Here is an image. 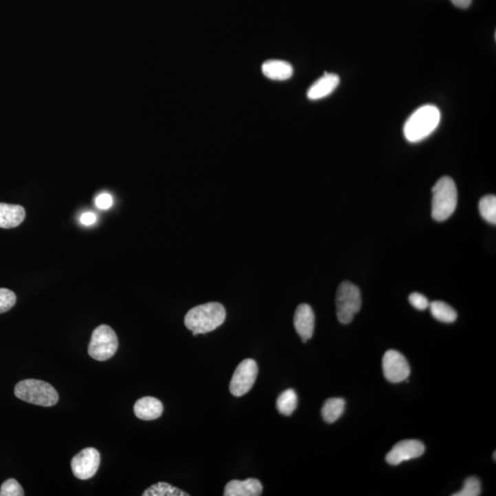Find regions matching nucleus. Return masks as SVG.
<instances>
[{
  "mask_svg": "<svg viewBox=\"0 0 496 496\" xmlns=\"http://www.w3.org/2000/svg\"><path fill=\"white\" fill-rule=\"evenodd\" d=\"M226 318V311L223 304L208 303L191 309L186 314L184 323L193 336H198L215 330L223 325Z\"/></svg>",
  "mask_w": 496,
  "mask_h": 496,
  "instance_id": "nucleus-1",
  "label": "nucleus"
},
{
  "mask_svg": "<svg viewBox=\"0 0 496 496\" xmlns=\"http://www.w3.org/2000/svg\"><path fill=\"white\" fill-rule=\"evenodd\" d=\"M14 393L19 399L39 407H54L59 400L56 389L50 383L40 380H21L15 386Z\"/></svg>",
  "mask_w": 496,
  "mask_h": 496,
  "instance_id": "nucleus-4",
  "label": "nucleus"
},
{
  "mask_svg": "<svg viewBox=\"0 0 496 496\" xmlns=\"http://www.w3.org/2000/svg\"><path fill=\"white\" fill-rule=\"evenodd\" d=\"M163 405L155 397H142L134 405L133 411L136 418L141 420H155L163 413Z\"/></svg>",
  "mask_w": 496,
  "mask_h": 496,
  "instance_id": "nucleus-13",
  "label": "nucleus"
},
{
  "mask_svg": "<svg viewBox=\"0 0 496 496\" xmlns=\"http://www.w3.org/2000/svg\"><path fill=\"white\" fill-rule=\"evenodd\" d=\"M24 490L15 479L5 481L0 488V496H23Z\"/></svg>",
  "mask_w": 496,
  "mask_h": 496,
  "instance_id": "nucleus-24",
  "label": "nucleus"
},
{
  "mask_svg": "<svg viewBox=\"0 0 496 496\" xmlns=\"http://www.w3.org/2000/svg\"><path fill=\"white\" fill-rule=\"evenodd\" d=\"M119 346L116 334L111 326L101 325L93 331L90 339L89 355L98 361H105L114 357Z\"/></svg>",
  "mask_w": 496,
  "mask_h": 496,
  "instance_id": "nucleus-6",
  "label": "nucleus"
},
{
  "mask_svg": "<svg viewBox=\"0 0 496 496\" xmlns=\"http://www.w3.org/2000/svg\"><path fill=\"white\" fill-rule=\"evenodd\" d=\"M96 215L91 212H87L82 215L80 221L84 226H92L96 222Z\"/></svg>",
  "mask_w": 496,
  "mask_h": 496,
  "instance_id": "nucleus-27",
  "label": "nucleus"
},
{
  "mask_svg": "<svg viewBox=\"0 0 496 496\" xmlns=\"http://www.w3.org/2000/svg\"><path fill=\"white\" fill-rule=\"evenodd\" d=\"M25 216V209L21 205L0 204V228H15L23 223Z\"/></svg>",
  "mask_w": 496,
  "mask_h": 496,
  "instance_id": "nucleus-15",
  "label": "nucleus"
},
{
  "mask_svg": "<svg viewBox=\"0 0 496 496\" xmlns=\"http://www.w3.org/2000/svg\"><path fill=\"white\" fill-rule=\"evenodd\" d=\"M346 402L343 398L326 400L322 408V416L326 423L332 424L343 415Z\"/></svg>",
  "mask_w": 496,
  "mask_h": 496,
  "instance_id": "nucleus-17",
  "label": "nucleus"
},
{
  "mask_svg": "<svg viewBox=\"0 0 496 496\" xmlns=\"http://www.w3.org/2000/svg\"><path fill=\"white\" fill-rule=\"evenodd\" d=\"M471 1H473V0H451L454 6L463 10L468 9L471 5Z\"/></svg>",
  "mask_w": 496,
  "mask_h": 496,
  "instance_id": "nucleus-28",
  "label": "nucleus"
},
{
  "mask_svg": "<svg viewBox=\"0 0 496 496\" xmlns=\"http://www.w3.org/2000/svg\"><path fill=\"white\" fill-rule=\"evenodd\" d=\"M430 312L435 319L440 322L451 323L457 320V312L451 305L444 301H435L429 303Z\"/></svg>",
  "mask_w": 496,
  "mask_h": 496,
  "instance_id": "nucleus-18",
  "label": "nucleus"
},
{
  "mask_svg": "<svg viewBox=\"0 0 496 496\" xmlns=\"http://www.w3.org/2000/svg\"><path fill=\"white\" fill-rule=\"evenodd\" d=\"M336 315L343 325L352 323L361 308L360 290L349 281L339 285L336 297Z\"/></svg>",
  "mask_w": 496,
  "mask_h": 496,
  "instance_id": "nucleus-5",
  "label": "nucleus"
},
{
  "mask_svg": "<svg viewBox=\"0 0 496 496\" xmlns=\"http://www.w3.org/2000/svg\"><path fill=\"white\" fill-rule=\"evenodd\" d=\"M298 405L297 393L292 389L284 391L277 399V409L281 415L289 416L294 412Z\"/></svg>",
  "mask_w": 496,
  "mask_h": 496,
  "instance_id": "nucleus-19",
  "label": "nucleus"
},
{
  "mask_svg": "<svg viewBox=\"0 0 496 496\" xmlns=\"http://www.w3.org/2000/svg\"><path fill=\"white\" fill-rule=\"evenodd\" d=\"M188 493L177 489L166 482H158L142 493V496H188Z\"/></svg>",
  "mask_w": 496,
  "mask_h": 496,
  "instance_id": "nucleus-20",
  "label": "nucleus"
},
{
  "mask_svg": "<svg viewBox=\"0 0 496 496\" xmlns=\"http://www.w3.org/2000/svg\"><path fill=\"white\" fill-rule=\"evenodd\" d=\"M294 327L303 343L312 338L314 335L315 317L314 311L309 304H300L294 314Z\"/></svg>",
  "mask_w": 496,
  "mask_h": 496,
  "instance_id": "nucleus-11",
  "label": "nucleus"
},
{
  "mask_svg": "<svg viewBox=\"0 0 496 496\" xmlns=\"http://www.w3.org/2000/svg\"><path fill=\"white\" fill-rule=\"evenodd\" d=\"M409 301L416 309L420 310V311H424V310L429 308L430 303L429 299L419 292L411 293Z\"/></svg>",
  "mask_w": 496,
  "mask_h": 496,
  "instance_id": "nucleus-25",
  "label": "nucleus"
},
{
  "mask_svg": "<svg viewBox=\"0 0 496 496\" xmlns=\"http://www.w3.org/2000/svg\"><path fill=\"white\" fill-rule=\"evenodd\" d=\"M495 455H496V453H495V452H493V460H496Z\"/></svg>",
  "mask_w": 496,
  "mask_h": 496,
  "instance_id": "nucleus-29",
  "label": "nucleus"
},
{
  "mask_svg": "<svg viewBox=\"0 0 496 496\" xmlns=\"http://www.w3.org/2000/svg\"><path fill=\"white\" fill-rule=\"evenodd\" d=\"M432 217L438 222L448 220L456 210L457 193L454 180L441 177L432 190Z\"/></svg>",
  "mask_w": 496,
  "mask_h": 496,
  "instance_id": "nucleus-3",
  "label": "nucleus"
},
{
  "mask_svg": "<svg viewBox=\"0 0 496 496\" xmlns=\"http://www.w3.org/2000/svg\"><path fill=\"white\" fill-rule=\"evenodd\" d=\"M263 493V485L259 479L250 478L246 481L234 479L224 488V496H259Z\"/></svg>",
  "mask_w": 496,
  "mask_h": 496,
  "instance_id": "nucleus-12",
  "label": "nucleus"
},
{
  "mask_svg": "<svg viewBox=\"0 0 496 496\" xmlns=\"http://www.w3.org/2000/svg\"><path fill=\"white\" fill-rule=\"evenodd\" d=\"M112 204H114V201H112L111 196L109 194H100L96 199V205L101 210H108L109 208L111 207Z\"/></svg>",
  "mask_w": 496,
  "mask_h": 496,
  "instance_id": "nucleus-26",
  "label": "nucleus"
},
{
  "mask_svg": "<svg viewBox=\"0 0 496 496\" xmlns=\"http://www.w3.org/2000/svg\"><path fill=\"white\" fill-rule=\"evenodd\" d=\"M341 78L336 74L325 73L312 85L307 92V97L311 100H321L327 97L338 87Z\"/></svg>",
  "mask_w": 496,
  "mask_h": 496,
  "instance_id": "nucleus-14",
  "label": "nucleus"
},
{
  "mask_svg": "<svg viewBox=\"0 0 496 496\" xmlns=\"http://www.w3.org/2000/svg\"><path fill=\"white\" fill-rule=\"evenodd\" d=\"M100 465V454L94 448L84 449L71 460L74 475L79 479H89L97 473Z\"/></svg>",
  "mask_w": 496,
  "mask_h": 496,
  "instance_id": "nucleus-9",
  "label": "nucleus"
},
{
  "mask_svg": "<svg viewBox=\"0 0 496 496\" xmlns=\"http://www.w3.org/2000/svg\"><path fill=\"white\" fill-rule=\"evenodd\" d=\"M479 211L482 217L487 223L496 224V197L487 195L482 197L479 202Z\"/></svg>",
  "mask_w": 496,
  "mask_h": 496,
  "instance_id": "nucleus-21",
  "label": "nucleus"
},
{
  "mask_svg": "<svg viewBox=\"0 0 496 496\" xmlns=\"http://www.w3.org/2000/svg\"><path fill=\"white\" fill-rule=\"evenodd\" d=\"M424 445L421 441L416 440H402L393 446L391 451L386 455V462L390 465H399L402 462L421 457L424 452Z\"/></svg>",
  "mask_w": 496,
  "mask_h": 496,
  "instance_id": "nucleus-10",
  "label": "nucleus"
},
{
  "mask_svg": "<svg viewBox=\"0 0 496 496\" xmlns=\"http://www.w3.org/2000/svg\"><path fill=\"white\" fill-rule=\"evenodd\" d=\"M17 297L12 290L0 288V314L10 311L15 305Z\"/></svg>",
  "mask_w": 496,
  "mask_h": 496,
  "instance_id": "nucleus-23",
  "label": "nucleus"
},
{
  "mask_svg": "<svg viewBox=\"0 0 496 496\" xmlns=\"http://www.w3.org/2000/svg\"><path fill=\"white\" fill-rule=\"evenodd\" d=\"M262 72L272 80L283 81L292 78L293 67L282 60H268L262 65Z\"/></svg>",
  "mask_w": 496,
  "mask_h": 496,
  "instance_id": "nucleus-16",
  "label": "nucleus"
},
{
  "mask_svg": "<svg viewBox=\"0 0 496 496\" xmlns=\"http://www.w3.org/2000/svg\"><path fill=\"white\" fill-rule=\"evenodd\" d=\"M382 371L388 382L398 383L409 377L411 369L405 356L396 350H388L383 356Z\"/></svg>",
  "mask_w": 496,
  "mask_h": 496,
  "instance_id": "nucleus-8",
  "label": "nucleus"
},
{
  "mask_svg": "<svg viewBox=\"0 0 496 496\" xmlns=\"http://www.w3.org/2000/svg\"><path fill=\"white\" fill-rule=\"evenodd\" d=\"M441 114L434 105H424L416 109L404 126L405 138L410 142L426 139L440 125Z\"/></svg>",
  "mask_w": 496,
  "mask_h": 496,
  "instance_id": "nucleus-2",
  "label": "nucleus"
},
{
  "mask_svg": "<svg viewBox=\"0 0 496 496\" xmlns=\"http://www.w3.org/2000/svg\"><path fill=\"white\" fill-rule=\"evenodd\" d=\"M259 368L257 364L251 358H246L237 366L230 382V391L235 397H241L248 393L256 382Z\"/></svg>",
  "mask_w": 496,
  "mask_h": 496,
  "instance_id": "nucleus-7",
  "label": "nucleus"
},
{
  "mask_svg": "<svg viewBox=\"0 0 496 496\" xmlns=\"http://www.w3.org/2000/svg\"><path fill=\"white\" fill-rule=\"evenodd\" d=\"M482 485L477 477H468L463 484L462 489L453 493V496H479L481 495Z\"/></svg>",
  "mask_w": 496,
  "mask_h": 496,
  "instance_id": "nucleus-22",
  "label": "nucleus"
}]
</instances>
